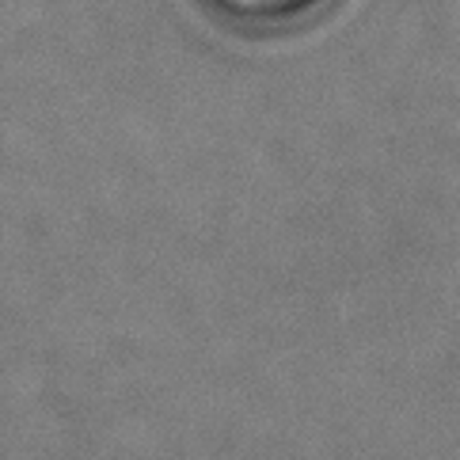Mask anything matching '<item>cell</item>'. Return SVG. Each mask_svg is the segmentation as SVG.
<instances>
[{
	"label": "cell",
	"instance_id": "6da1fadb",
	"mask_svg": "<svg viewBox=\"0 0 460 460\" xmlns=\"http://www.w3.org/2000/svg\"><path fill=\"white\" fill-rule=\"evenodd\" d=\"M206 15L248 39H270L301 31L335 4V0H199Z\"/></svg>",
	"mask_w": 460,
	"mask_h": 460
}]
</instances>
